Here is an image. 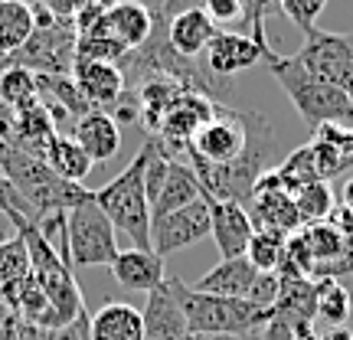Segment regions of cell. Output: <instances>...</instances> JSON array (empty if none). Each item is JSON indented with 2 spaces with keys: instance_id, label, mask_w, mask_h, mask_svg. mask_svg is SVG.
<instances>
[{
  "instance_id": "obj_1",
  "label": "cell",
  "mask_w": 353,
  "mask_h": 340,
  "mask_svg": "<svg viewBox=\"0 0 353 340\" xmlns=\"http://www.w3.org/2000/svg\"><path fill=\"white\" fill-rule=\"evenodd\" d=\"M0 174L10 180V187L17 190V197L23 200V206L37 223L43 216L69 213L79 203L92 200L88 187L63 180L46 161L20 151L17 144H7V141H0Z\"/></svg>"
},
{
  "instance_id": "obj_2",
  "label": "cell",
  "mask_w": 353,
  "mask_h": 340,
  "mask_svg": "<svg viewBox=\"0 0 353 340\" xmlns=\"http://www.w3.org/2000/svg\"><path fill=\"white\" fill-rule=\"evenodd\" d=\"M262 63L265 69L275 76V82L281 86V92L288 95V101L294 105V112L301 114V121L311 131L321 125H353V99L343 95L341 88L327 86L324 79L311 76L298 56H281L275 50H265L262 52Z\"/></svg>"
},
{
  "instance_id": "obj_3",
  "label": "cell",
  "mask_w": 353,
  "mask_h": 340,
  "mask_svg": "<svg viewBox=\"0 0 353 340\" xmlns=\"http://www.w3.org/2000/svg\"><path fill=\"white\" fill-rule=\"evenodd\" d=\"M167 288L187 317L190 334H200V337H255L272 321V311H262L245 298L203 294L193 285L170 275H167Z\"/></svg>"
},
{
  "instance_id": "obj_4",
  "label": "cell",
  "mask_w": 353,
  "mask_h": 340,
  "mask_svg": "<svg viewBox=\"0 0 353 340\" xmlns=\"http://www.w3.org/2000/svg\"><path fill=\"white\" fill-rule=\"evenodd\" d=\"M148 157H151V138H144L134 161L114 180L92 190L95 203L105 210V216L114 223V229L131 239L134 249H151V200H148V190H144Z\"/></svg>"
},
{
  "instance_id": "obj_5",
  "label": "cell",
  "mask_w": 353,
  "mask_h": 340,
  "mask_svg": "<svg viewBox=\"0 0 353 340\" xmlns=\"http://www.w3.org/2000/svg\"><path fill=\"white\" fill-rule=\"evenodd\" d=\"M33 17H37L33 37L26 39L23 50H17L3 66H23L37 76H72L79 46L76 20H63V17L46 10L43 3H33Z\"/></svg>"
},
{
  "instance_id": "obj_6",
  "label": "cell",
  "mask_w": 353,
  "mask_h": 340,
  "mask_svg": "<svg viewBox=\"0 0 353 340\" xmlns=\"http://www.w3.org/2000/svg\"><path fill=\"white\" fill-rule=\"evenodd\" d=\"M265 125H268V118L259 112L219 108L213 121L193 138L190 154L200 157V161H206V164H216V167L236 164L239 157L249 154V148H252L255 138L262 134Z\"/></svg>"
},
{
  "instance_id": "obj_7",
  "label": "cell",
  "mask_w": 353,
  "mask_h": 340,
  "mask_svg": "<svg viewBox=\"0 0 353 340\" xmlns=\"http://www.w3.org/2000/svg\"><path fill=\"white\" fill-rule=\"evenodd\" d=\"M65 236H69V265H79V268H101V265L112 268V262L121 252L118 229L95 203V197L65 213Z\"/></svg>"
},
{
  "instance_id": "obj_8",
  "label": "cell",
  "mask_w": 353,
  "mask_h": 340,
  "mask_svg": "<svg viewBox=\"0 0 353 340\" xmlns=\"http://www.w3.org/2000/svg\"><path fill=\"white\" fill-rule=\"evenodd\" d=\"M298 63L353 99V33H327L321 26L307 30Z\"/></svg>"
},
{
  "instance_id": "obj_9",
  "label": "cell",
  "mask_w": 353,
  "mask_h": 340,
  "mask_svg": "<svg viewBox=\"0 0 353 340\" xmlns=\"http://www.w3.org/2000/svg\"><path fill=\"white\" fill-rule=\"evenodd\" d=\"M216 112H219V101H213L210 95L183 92V95L174 101V108L167 112L164 125H161V131H157L154 138L161 141V148H164L174 161H183L190 154L193 138L213 121Z\"/></svg>"
},
{
  "instance_id": "obj_10",
  "label": "cell",
  "mask_w": 353,
  "mask_h": 340,
  "mask_svg": "<svg viewBox=\"0 0 353 340\" xmlns=\"http://www.w3.org/2000/svg\"><path fill=\"white\" fill-rule=\"evenodd\" d=\"M304 246L311 255V281H324V278L353 275V236L343 232L334 219L327 223H314V226H301Z\"/></svg>"
},
{
  "instance_id": "obj_11",
  "label": "cell",
  "mask_w": 353,
  "mask_h": 340,
  "mask_svg": "<svg viewBox=\"0 0 353 340\" xmlns=\"http://www.w3.org/2000/svg\"><path fill=\"white\" fill-rule=\"evenodd\" d=\"M206 236H210V210L203 200L190 203L183 210H174V213L151 216V249L161 259L180 252V249H190Z\"/></svg>"
},
{
  "instance_id": "obj_12",
  "label": "cell",
  "mask_w": 353,
  "mask_h": 340,
  "mask_svg": "<svg viewBox=\"0 0 353 340\" xmlns=\"http://www.w3.org/2000/svg\"><path fill=\"white\" fill-rule=\"evenodd\" d=\"M249 210H252L249 216H252L255 229H275V232H288V236L301 229L294 193L281 183L275 167L259 177V183L252 190V200H249Z\"/></svg>"
},
{
  "instance_id": "obj_13",
  "label": "cell",
  "mask_w": 353,
  "mask_h": 340,
  "mask_svg": "<svg viewBox=\"0 0 353 340\" xmlns=\"http://www.w3.org/2000/svg\"><path fill=\"white\" fill-rule=\"evenodd\" d=\"M203 203L210 210V236H213L219 255L223 259L245 255V249H249V242L255 236L249 206H242L236 200H219V197H210V193H203Z\"/></svg>"
},
{
  "instance_id": "obj_14",
  "label": "cell",
  "mask_w": 353,
  "mask_h": 340,
  "mask_svg": "<svg viewBox=\"0 0 353 340\" xmlns=\"http://www.w3.org/2000/svg\"><path fill=\"white\" fill-rule=\"evenodd\" d=\"M161 23L157 7H148L144 0H112L105 13H101V26L112 33L128 52L148 46V39L154 37V30Z\"/></svg>"
},
{
  "instance_id": "obj_15",
  "label": "cell",
  "mask_w": 353,
  "mask_h": 340,
  "mask_svg": "<svg viewBox=\"0 0 353 340\" xmlns=\"http://www.w3.org/2000/svg\"><path fill=\"white\" fill-rule=\"evenodd\" d=\"M272 50V46H259L252 39V33H239V30H219L213 37V43L203 52V63L206 69L219 79H232L252 69L255 63H262V52Z\"/></svg>"
},
{
  "instance_id": "obj_16",
  "label": "cell",
  "mask_w": 353,
  "mask_h": 340,
  "mask_svg": "<svg viewBox=\"0 0 353 340\" xmlns=\"http://www.w3.org/2000/svg\"><path fill=\"white\" fill-rule=\"evenodd\" d=\"M0 298L3 304L10 308L13 321H20V324H30V328H63V321L56 317L52 311L50 298H46V291L39 288V281L33 272H23V275L10 281V285H3L0 288Z\"/></svg>"
},
{
  "instance_id": "obj_17",
  "label": "cell",
  "mask_w": 353,
  "mask_h": 340,
  "mask_svg": "<svg viewBox=\"0 0 353 340\" xmlns=\"http://www.w3.org/2000/svg\"><path fill=\"white\" fill-rule=\"evenodd\" d=\"M72 79L79 82L82 95L88 99V105H92L95 112H108L114 101L121 99V92L128 88L121 66H114V63H92V59H76Z\"/></svg>"
},
{
  "instance_id": "obj_18",
  "label": "cell",
  "mask_w": 353,
  "mask_h": 340,
  "mask_svg": "<svg viewBox=\"0 0 353 340\" xmlns=\"http://www.w3.org/2000/svg\"><path fill=\"white\" fill-rule=\"evenodd\" d=\"M112 275L114 281L128 291H144L151 294L154 288H161L167 278L164 259L154 252V249H121L118 259L112 262Z\"/></svg>"
},
{
  "instance_id": "obj_19",
  "label": "cell",
  "mask_w": 353,
  "mask_h": 340,
  "mask_svg": "<svg viewBox=\"0 0 353 340\" xmlns=\"http://www.w3.org/2000/svg\"><path fill=\"white\" fill-rule=\"evenodd\" d=\"M255 278H259V268L245 255H236V259H219L206 275L193 281V288L216 298H249Z\"/></svg>"
},
{
  "instance_id": "obj_20",
  "label": "cell",
  "mask_w": 353,
  "mask_h": 340,
  "mask_svg": "<svg viewBox=\"0 0 353 340\" xmlns=\"http://www.w3.org/2000/svg\"><path fill=\"white\" fill-rule=\"evenodd\" d=\"M72 138L92 157V164H108L121 151V125L108 112H88L72 125Z\"/></svg>"
},
{
  "instance_id": "obj_21",
  "label": "cell",
  "mask_w": 353,
  "mask_h": 340,
  "mask_svg": "<svg viewBox=\"0 0 353 340\" xmlns=\"http://www.w3.org/2000/svg\"><path fill=\"white\" fill-rule=\"evenodd\" d=\"M88 340H144V311L128 301H108L88 314Z\"/></svg>"
},
{
  "instance_id": "obj_22",
  "label": "cell",
  "mask_w": 353,
  "mask_h": 340,
  "mask_svg": "<svg viewBox=\"0 0 353 340\" xmlns=\"http://www.w3.org/2000/svg\"><path fill=\"white\" fill-rule=\"evenodd\" d=\"M190 328L187 317L180 311L176 298L167 288V278L161 288L148 294V308H144V340H187Z\"/></svg>"
},
{
  "instance_id": "obj_23",
  "label": "cell",
  "mask_w": 353,
  "mask_h": 340,
  "mask_svg": "<svg viewBox=\"0 0 353 340\" xmlns=\"http://www.w3.org/2000/svg\"><path fill=\"white\" fill-rule=\"evenodd\" d=\"M216 33H219V26L210 20V13L203 7L167 20V43H170V50L187 56V59H203V52L213 43Z\"/></svg>"
},
{
  "instance_id": "obj_24",
  "label": "cell",
  "mask_w": 353,
  "mask_h": 340,
  "mask_svg": "<svg viewBox=\"0 0 353 340\" xmlns=\"http://www.w3.org/2000/svg\"><path fill=\"white\" fill-rule=\"evenodd\" d=\"M37 79H39V95L46 101V108L52 112L56 125H63V121H72V125H76L79 118H85L88 112H95L72 76H37Z\"/></svg>"
},
{
  "instance_id": "obj_25",
  "label": "cell",
  "mask_w": 353,
  "mask_h": 340,
  "mask_svg": "<svg viewBox=\"0 0 353 340\" xmlns=\"http://www.w3.org/2000/svg\"><path fill=\"white\" fill-rule=\"evenodd\" d=\"M17 118V138H13V144L20 148V151L33 154V157H46V151H50L52 138L59 134V125H56V118H52V112L46 108V101L39 99L37 105H30V108H23V112L13 114Z\"/></svg>"
},
{
  "instance_id": "obj_26",
  "label": "cell",
  "mask_w": 353,
  "mask_h": 340,
  "mask_svg": "<svg viewBox=\"0 0 353 340\" xmlns=\"http://www.w3.org/2000/svg\"><path fill=\"white\" fill-rule=\"evenodd\" d=\"M196 200H203V187H200L196 170L187 161H170L164 187L157 193V200L151 203V216L174 213V210H183V206H190V203H196Z\"/></svg>"
},
{
  "instance_id": "obj_27",
  "label": "cell",
  "mask_w": 353,
  "mask_h": 340,
  "mask_svg": "<svg viewBox=\"0 0 353 340\" xmlns=\"http://www.w3.org/2000/svg\"><path fill=\"white\" fill-rule=\"evenodd\" d=\"M134 92H138V99H141V125H144L148 134H157L161 125H164L167 112L174 108V101L187 88L176 86L174 79H167V76H151V79H144L141 86H134Z\"/></svg>"
},
{
  "instance_id": "obj_28",
  "label": "cell",
  "mask_w": 353,
  "mask_h": 340,
  "mask_svg": "<svg viewBox=\"0 0 353 340\" xmlns=\"http://www.w3.org/2000/svg\"><path fill=\"white\" fill-rule=\"evenodd\" d=\"M33 30H37L33 3H23V0H0V56H3V63H7L17 50H23V43L33 37Z\"/></svg>"
},
{
  "instance_id": "obj_29",
  "label": "cell",
  "mask_w": 353,
  "mask_h": 340,
  "mask_svg": "<svg viewBox=\"0 0 353 340\" xmlns=\"http://www.w3.org/2000/svg\"><path fill=\"white\" fill-rule=\"evenodd\" d=\"M43 161L63 177V180H69V183H82V180L88 177V170L95 167L92 164V157L79 148V141L72 138V134H56Z\"/></svg>"
},
{
  "instance_id": "obj_30",
  "label": "cell",
  "mask_w": 353,
  "mask_h": 340,
  "mask_svg": "<svg viewBox=\"0 0 353 340\" xmlns=\"http://www.w3.org/2000/svg\"><path fill=\"white\" fill-rule=\"evenodd\" d=\"M43 99L39 95V79L37 72H30L23 66H3L0 69V101L10 108L13 114L37 105Z\"/></svg>"
},
{
  "instance_id": "obj_31",
  "label": "cell",
  "mask_w": 353,
  "mask_h": 340,
  "mask_svg": "<svg viewBox=\"0 0 353 340\" xmlns=\"http://www.w3.org/2000/svg\"><path fill=\"white\" fill-rule=\"evenodd\" d=\"M314 311H317V321H324L327 328H347L353 311L350 291L343 288L337 278L314 281Z\"/></svg>"
},
{
  "instance_id": "obj_32",
  "label": "cell",
  "mask_w": 353,
  "mask_h": 340,
  "mask_svg": "<svg viewBox=\"0 0 353 340\" xmlns=\"http://www.w3.org/2000/svg\"><path fill=\"white\" fill-rule=\"evenodd\" d=\"M294 206H298V219L301 226H314V223H327L334 219V206H337V197L334 190L324 183V180H314L294 193Z\"/></svg>"
},
{
  "instance_id": "obj_33",
  "label": "cell",
  "mask_w": 353,
  "mask_h": 340,
  "mask_svg": "<svg viewBox=\"0 0 353 340\" xmlns=\"http://www.w3.org/2000/svg\"><path fill=\"white\" fill-rule=\"evenodd\" d=\"M285 246H288V232H275V229H255L252 242L245 249V259L259 268V272H278L285 262Z\"/></svg>"
},
{
  "instance_id": "obj_34",
  "label": "cell",
  "mask_w": 353,
  "mask_h": 340,
  "mask_svg": "<svg viewBox=\"0 0 353 340\" xmlns=\"http://www.w3.org/2000/svg\"><path fill=\"white\" fill-rule=\"evenodd\" d=\"M30 272V252H26V242L20 236L0 242V288L10 285L17 278Z\"/></svg>"
},
{
  "instance_id": "obj_35",
  "label": "cell",
  "mask_w": 353,
  "mask_h": 340,
  "mask_svg": "<svg viewBox=\"0 0 353 340\" xmlns=\"http://www.w3.org/2000/svg\"><path fill=\"white\" fill-rule=\"evenodd\" d=\"M281 13V0H245V26L252 30V39L259 46H272L265 33V20Z\"/></svg>"
},
{
  "instance_id": "obj_36",
  "label": "cell",
  "mask_w": 353,
  "mask_h": 340,
  "mask_svg": "<svg viewBox=\"0 0 353 340\" xmlns=\"http://www.w3.org/2000/svg\"><path fill=\"white\" fill-rule=\"evenodd\" d=\"M324 10H327V0H281V13H285L301 33L314 30L317 17Z\"/></svg>"
},
{
  "instance_id": "obj_37",
  "label": "cell",
  "mask_w": 353,
  "mask_h": 340,
  "mask_svg": "<svg viewBox=\"0 0 353 340\" xmlns=\"http://www.w3.org/2000/svg\"><path fill=\"white\" fill-rule=\"evenodd\" d=\"M23 330V340H88V314L65 324V328H30V324H20Z\"/></svg>"
},
{
  "instance_id": "obj_38",
  "label": "cell",
  "mask_w": 353,
  "mask_h": 340,
  "mask_svg": "<svg viewBox=\"0 0 353 340\" xmlns=\"http://www.w3.org/2000/svg\"><path fill=\"white\" fill-rule=\"evenodd\" d=\"M278 298H281V275L278 272H259V278H255V285L245 301H252L262 311H275Z\"/></svg>"
},
{
  "instance_id": "obj_39",
  "label": "cell",
  "mask_w": 353,
  "mask_h": 340,
  "mask_svg": "<svg viewBox=\"0 0 353 340\" xmlns=\"http://www.w3.org/2000/svg\"><path fill=\"white\" fill-rule=\"evenodd\" d=\"M203 10L210 13V20H213L219 30H223V26L229 30L232 23H245V0H206Z\"/></svg>"
},
{
  "instance_id": "obj_40",
  "label": "cell",
  "mask_w": 353,
  "mask_h": 340,
  "mask_svg": "<svg viewBox=\"0 0 353 340\" xmlns=\"http://www.w3.org/2000/svg\"><path fill=\"white\" fill-rule=\"evenodd\" d=\"M108 114H112L118 125H138V121H141V99H138V92H134V88H125V92H121V99L108 108Z\"/></svg>"
},
{
  "instance_id": "obj_41",
  "label": "cell",
  "mask_w": 353,
  "mask_h": 340,
  "mask_svg": "<svg viewBox=\"0 0 353 340\" xmlns=\"http://www.w3.org/2000/svg\"><path fill=\"white\" fill-rule=\"evenodd\" d=\"M334 223L353 236V177L343 180L341 193H337V206H334Z\"/></svg>"
},
{
  "instance_id": "obj_42",
  "label": "cell",
  "mask_w": 353,
  "mask_h": 340,
  "mask_svg": "<svg viewBox=\"0 0 353 340\" xmlns=\"http://www.w3.org/2000/svg\"><path fill=\"white\" fill-rule=\"evenodd\" d=\"M95 0H43V7L56 17H63V20H76L79 13H85Z\"/></svg>"
},
{
  "instance_id": "obj_43",
  "label": "cell",
  "mask_w": 353,
  "mask_h": 340,
  "mask_svg": "<svg viewBox=\"0 0 353 340\" xmlns=\"http://www.w3.org/2000/svg\"><path fill=\"white\" fill-rule=\"evenodd\" d=\"M206 0H161L157 3V13H161V20H174V17H180V13H187V10H200Z\"/></svg>"
},
{
  "instance_id": "obj_44",
  "label": "cell",
  "mask_w": 353,
  "mask_h": 340,
  "mask_svg": "<svg viewBox=\"0 0 353 340\" xmlns=\"http://www.w3.org/2000/svg\"><path fill=\"white\" fill-rule=\"evenodd\" d=\"M13 138H17V118H13V112L0 101V141L13 144Z\"/></svg>"
},
{
  "instance_id": "obj_45",
  "label": "cell",
  "mask_w": 353,
  "mask_h": 340,
  "mask_svg": "<svg viewBox=\"0 0 353 340\" xmlns=\"http://www.w3.org/2000/svg\"><path fill=\"white\" fill-rule=\"evenodd\" d=\"M317 340H353V328H327L324 334H317Z\"/></svg>"
},
{
  "instance_id": "obj_46",
  "label": "cell",
  "mask_w": 353,
  "mask_h": 340,
  "mask_svg": "<svg viewBox=\"0 0 353 340\" xmlns=\"http://www.w3.org/2000/svg\"><path fill=\"white\" fill-rule=\"evenodd\" d=\"M0 340H23V330H20V321H10L7 328H0Z\"/></svg>"
},
{
  "instance_id": "obj_47",
  "label": "cell",
  "mask_w": 353,
  "mask_h": 340,
  "mask_svg": "<svg viewBox=\"0 0 353 340\" xmlns=\"http://www.w3.org/2000/svg\"><path fill=\"white\" fill-rule=\"evenodd\" d=\"M10 321H13L10 308H7V304H3V298H0V328H7V324H10Z\"/></svg>"
},
{
  "instance_id": "obj_48",
  "label": "cell",
  "mask_w": 353,
  "mask_h": 340,
  "mask_svg": "<svg viewBox=\"0 0 353 340\" xmlns=\"http://www.w3.org/2000/svg\"><path fill=\"white\" fill-rule=\"evenodd\" d=\"M187 340H252V337H200V334H190Z\"/></svg>"
},
{
  "instance_id": "obj_49",
  "label": "cell",
  "mask_w": 353,
  "mask_h": 340,
  "mask_svg": "<svg viewBox=\"0 0 353 340\" xmlns=\"http://www.w3.org/2000/svg\"><path fill=\"white\" fill-rule=\"evenodd\" d=\"M23 3H43V0H23Z\"/></svg>"
}]
</instances>
